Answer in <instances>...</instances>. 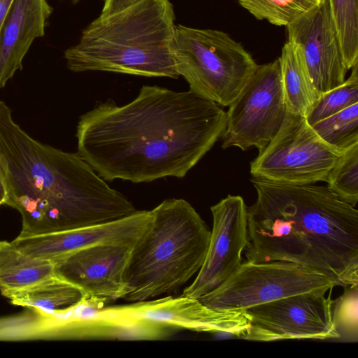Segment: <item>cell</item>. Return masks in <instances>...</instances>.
I'll use <instances>...</instances> for the list:
<instances>
[{
	"label": "cell",
	"mask_w": 358,
	"mask_h": 358,
	"mask_svg": "<svg viewBox=\"0 0 358 358\" xmlns=\"http://www.w3.org/2000/svg\"><path fill=\"white\" fill-rule=\"evenodd\" d=\"M322 0H237L256 19L287 26L317 7Z\"/></svg>",
	"instance_id": "ffe728a7"
},
{
	"label": "cell",
	"mask_w": 358,
	"mask_h": 358,
	"mask_svg": "<svg viewBox=\"0 0 358 358\" xmlns=\"http://www.w3.org/2000/svg\"><path fill=\"white\" fill-rule=\"evenodd\" d=\"M1 292L12 304L26 308L64 309L87 301L80 288L55 274L29 286Z\"/></svg>",
	"instance_id": "e0dca14e"
},
{
	"label": "cell",
	"mask_w": 358,
	"mask_h": 358,
	"mask_svg": "<svg viewBox=\"0 0 358 358\" xmlns=\"http://www.w3.org/2000/svg\"><path fill=\"white\" fill-rule=\"evenodd\" d=\"M176 71L189 90L220 106H229L257 66L252 56L227 33L176 25Z\"/></svg>",
	"instance_id": "8992f818"
},
{
	"label": "cell",
	"mask_w": 358,
	"mask_h": 358,
	"mask_svg": "<svg viewBox=\"0 0 358 358\" xmlns=\"http://www.w3.org/2000/svg\"><path fill=\"white\" fill-rule=\"evenodd\" d=\"M311 126L326 143L343 152L358 143V103Z\"/></svg>",
	"instance_id": "44dd1931"
},
{
	"label": "cell",
	"mask_w": 358,
	"mask_h": 358,
	"mask_svg": "<svg viewBox=\"0 0 358 358\" xmlns=\"http://www.w3.org/2000/svg\"><path fill=\"white\" fill-rule=\"evenodd\" d=\"M213 229L204 262L182 296L200 299L227 280L242 264L248 245V206L242 196L227 195L210 207Z\"/></svg>",
	"instance_id": "8fae6325"
},
{
	"label": "cell",
	"mask_w": 358,
	"mask_h": 358,
	"mask_svg": "<svg viewBox=\"0 0 358 358\" xmlns=\"http://www.w3.org/2000/svg\"><path fill=\"white\" fill-rule=\"evenodd\" d=\"M54 274L52 261L26 255L0 240V290L24 287Z\"/></svg>",
	"instance_id": "d6986e66"
},
{
	"label": "cell",
	"mask_w": 358,
	"mask_h": 358,
	"mask_svg": "<svg viewBox=\"0 0 358 358\" xmlns=\"http://www.w3.org/2000/svg\"><path fill=\"white\" fill-rule=\"evenodd\" d=\"M287 113L278 58L257 64L226 112L222 148L245 151L255 147L262 152L279 131Z\"/></svg>",
	"instance_id": "9c48e42d"
},
{
	"label": "cell",
	"mask_w": 358,
	"mask_h": 358,
	"mask_svg": "<svg viewBox=\"0 0 358 358\" xmlns=\"http://www.w3.org/2000/svg\"><path fill=\"white\" fill-rule=\"evenodd\" d=\"M7 199V190L3 178L0 173V206L5 204Z\"/></svg>",
	"instance_id": "83f0119b"
},
{
	"label": "cell",
	"mask_w": 358,
	"mask_h": 358,
	"mask_svg": "<svg viewBox=\"0 0 358 358\" xmlns=\"http://www.w3.org/2000/svg\"><path fill=\"white\" fill-rule=\"evenodd\" d=\"M286 28L287 41L302 55L317 99L345 82L348 69L329 0Z\"/></svg>",
	"instance_id": "7c38bea8"
},
{
	"label": "cell",
	"mask_w": 358,
	"mask_h": 358,
	"mask_svg": "<svg viewBox=\"0 0 358 358\" xmlns=\"http://www.w3.org/2000/svg\"><path fill=\"white\" fill-rule=\"evenodd\" d=\"M287 110L306 117L317 96L299 48L287 41L278 57Z\"/></svg>",
	"instance_id": "ac0fdd59"
},
{
	"label": "cell",
	"mask_w": 358,
	"mask_h": 358,
	"mask_svg": "<svg viewBox=\"0 0 358 358\" xmlns=\"http://www.w3.org/2000/svg\"><path fill=\"white\" fill-rule=\"evenodd\" d=\"M132 248L125 269L123 299L140 302L179 290L199 271L210 230L183 199L164 200Z\"/></svg>",
	"instance_id": "5b68a950"
},
{
	"label": "cell",
	"mask_w": 358,
	"mask_h": 358,
	"mask_svg": "<svg viewBox=\"0 0 358 358\" xmlns=\"http://www.w3.org/2000/svg\"><path fill=\"white\" fill-rule=\"evenodd\" d=\"M330 289H320L280 298L243 310L249 328L243 339L273 341L282 339L339 338L332 316Z\"/></svg>",
	"instance_id": "30bf717a"
},
{
	"label": "cell",
	"mask_w": 358,
	"mask_h": 358,
	"mask_svg": "<svg viewBox=\"0 0 358 358\" xmlns=\"http://www.w3.org/2000/svg\"><path fill=\"white\" fill-rule=\"evenodd\" d=\"M345 65L358 63V0H329Z\"/></svg>",
	"instance_id": "7402d4cb"
},
{
	"label": "cell",
	"mask_w": 358,
	"mask_h": 358,
	"mask_svg": "<svg viewBox=\"0 0 358 358\" xmlns=\"http://www.w3.org/2000/svg\"><path fill=\"white\" fill-rule=\"evenodd\" d=\"M333 322L339 338L357 341L358 285L344 287V292L334 301Z\"/></svg>",
	"instance_id": "d4e9b609"
},
{
	"label": "cell",
	"mask_w": 358,
	"mask_h": 358,
	"mask_svg": "<svg viewBox=\"0 0 358 358\" xmlns=\"http://www.w3.org/2000/svg\"><path fill=\"white\" fill-rule=\"evenodd\" d=\"M138 0H103V6L101 16H106L115 13L128 7Z\"/></svg>",
	"instance_id": "484cf974"
},
{
	"label": "cell",
	"mask_w": 358,
	"mask_h": 358,
	"mask_svg": "<svg viewBox=\"0 0 358 358\" xmlns=\"http://www.w3.org/2000/svg\"><path fill=\"white\" fill-rule=\"evenodd\" d=\"M338 286L327 276L282 261L242 262L220 286L199 299L218 310H243L280 298Z\"/></svg>",
	"instance_id": "ba28073f"
},
{
	"label": "cell",
	"mask_w": 358,
	"mask_h": 358,
	"mask_svg": "<svg viewBox=\"0 0 358 358\" xmlns=\"http://www.w3.org/2000/svg\"><path fill=\"white\" fill-rule=\"evenodd\" d=\"M225 125L221 106L189 90L143 85L131 101L108 98L80 117L78 153L106 181L182 178Z\"/></svg>",
	"instance_id": "6da1fadb"
},
{
	"label": "cell",
	"mask_w": 358,
	"mask_h": 358,
	"mask_svg": "<svg viewBox=\"0 0 358 358\" xmlns=\"http://www.w3.org/2000/svg\"><path fill=\"white\" fill-rule=\"evenodd\" d=\"M14 0H0V34Z\"/></svg>",
	"instance_id": "4316f807"
},
{
	"label": "cell",
	"mask_w": 358,
	"mask_h": 358,
	"mask_svg": "<svg viewBox=\"0 0 358 358\" xmlns=\"http://www.w3.org/2000/svg\"><path fill=\"white\" fill-rule=\"evenodd\" d=\"M343 152L326 143L305 116L287 112L279 131L250 162L254 178L292 185L326 182Z\"/></svg>",
	"instance_id": "52a82bcc"
},
{
	"label": "cell",
	"mask_w": 358,
	"mask_h": 358,
	"mask_svg": "<svg viewBox=\"0 0 358 358\" xmlns=\"http://www.w3.org/2000/svg\"><path fill=\"white\" fill-rule=\"evenodd\" d=\"M113 315L196 331L225 333L243 338L249 328L244 310H218L199 299L180 295L132 303L108 310Z\"/></svg>",
	"instance_id": "5bb4252c"
},
{
	"label": "cell",
	"mask_w": 358,
	"mask_h": 358,
	"mask_svg": "<svg viewBox=\"0 0 358 358\" xmlns=\"http://www.w3.org/2000/svg\"><path fill=\"white\" fill-rule=\"evenodd\" d=\"M169 0H138L83 29L64 52L67 67L79 73L107 71L178 78L173 57L176 29Z\"/></svg>",
	"instance_id": "277c9868"
},
{
	"label": "cell",
	"mask_w": 358,
	"mask_h": 358,
	"mask_svg": "<svg viewBox=\"0 0 358 358\" xmlns=\"http://www.w3.org/2000/svg\"><path fill=\"white\" fill-rule=\"evenodd\" d=\"M53 8L46 0H14L0 34V89L22 69L33 41L45 35Z\"/></svg>",
	"instance_id": "2e32d148"
},
{
	"label": "cell",
	"mask_w": 358,
	"mask_h": 358,
	"mask_svg": "<svg viewBox=\"0 0 358 358\" xmlns=\"http://www.w3.org/2000/svg\"><path fill=\"white\" fill-rule=\"evenodd\" d=\"M73 1L76 2V1H79V0H73Z\"/></svg>",
	"instance_id": "f1b7e54d"
},
{
	"label": "cell",
	"mask_w": 358,
	"mask_h": 358,
	"mask_svg": "<svg viewBox=\"0 0 358 358\" xmlns=\"http://www.w3.org/2000/svg\"><path fill=\"white\" fill-rule=\"evenodd\" d=\"M131 249L115 244L79 249L53 259L54 273L80 288L87 302L124 299V275Z\"/></svg>",
	"instance_id": "4fadbf2b"
},
{
	"label": "cell",
	"mask_w": 358,
	"mask_h": 358,
	"mask_svg": "<svg viewBox=\"0 0 358 358\" xmlns=\"http://www.w3.org/2000/svg\"><path fill=\"white\" fill-rule=\"evenodd\" d=\"M327 188L355 207L358 202V143L345 150L328 173Z\"/></svg>",
	"instance_id": "603a6c76"
},
{
	"label": "cell",
	"mask_w": 358,
	"mask_h": 358,
	"mask_svg": "<svg viewBox=\"0 0 358 358\" xmlns=\"http://www.w3.org/2000/svg\"><path fill=\"white\" fill-rule=\"evenodd\" d=\"M0 173L7 190L5 205L22 217L20 236L102 224L137 210L78 152L30 136L1 100Z\"/></svg>",
	"instance_id": "7a4b0ae2"
},
{
	"label": "cell",
	"mask_w": 358,
	"mask_h": 358,
	"mask_svg": "<svg viewBox=\"0 0 358 358\" xmlns=\"http://www.w3.org/2000/svg\"><path fill=\"white\" fill-rule=\"evenodd\" d=\"M356 103H358V63L352 68L350 76L342 85L316 100L306 117L309 124L313 125Z\"/></svg>",
	"instance_id": "cb8c5ba5"
},
{
	"label": "cell",
	"mask_w": 358,
	"mask_h": 358,
	"mask_svg": "<svg viewBox=\"0 0 358 358\" xmlns=\"http://www.w3.org/2000/svg\"><path fill=\"white\" fill-rule=\"evenodd\" d=\"M151 210H136L110 222L48 234L20 236L10 243L26 255L52 261L84 248L115 244L133 248L148 227Z\"/></svg>",
	"instance_id": "9a60e30c"
},
{
	"label": "cell",
	"mask_w": 358,
	"mask_h": 358,
	"mask_svg": "<svg viewBox=\"0 0 358 358\" xmlns=\"http://www.w3.org/2000/svg\"><path fill=\"white\" fill-rule=\"evenodd\" d=\"M248 207L252 262L282 261L322 273L343 287L358 285V210L327 186L254 178Z\"/></svg>",
	"instance_id": "3957f363"
}]
</instances>
